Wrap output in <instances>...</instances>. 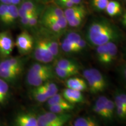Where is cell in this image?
Instances as JSON below:
<instances>
[{"instance_id":"6da1fadb","label":"cell","mask_w":126,"mask_h":126,"mask_svg":"<svg viewBox=\"0 0 126 126\" xmlns=\"http://www.w3.org/2000/svg\"><path fill=\"white\" fill-rule=\"evenodd\" d=\"M122 31L113 22L104 17L93 19L88 25L86 38L91 45L97 46L109 42H119L122 39Z\"/></svg>"},{"instance_id":"7a4b0ae2","label":"cell","mask_w":126,"mask_h":126,"mask_svg":"<svg viewBox=\"0 0 126 126\" xmlns=\"http://www.w3.org/2000/svg\"><path fill=\"white\" fill-rule=\"evenodd\" d=\"M33 57L36 61L44 64H49L54 59L49 48L46 43L43 36H37L34 38V45L32 50Z\"/></svg>"},{"instance_id":"3957f363","label":"cell","mask_w":126,"mask_h":126,"mask_svg":"<svg viewBox=\"0 0 126 126\" xmlns=\"http://www.w3.org/2000/svg\"><path fill=\"white\" fill-rule=\"evenodd\" d=\"M41 16L49 18L56 21L63 31H64L68 26L67 22L64 16L63 9L53 3H51L45 6L41 14Z\"/></svg>"},{"instance_id":"277c9868","label":"cell","mask_w":126,"mask_h":126,"mask_svg":"<svg viewBox=\"0 0 126 126\" xmlns=\"http://www.w3.org/2000/svg\"><path fill=\"white\" fill-rule=\"evenodd\" d=\"M15 45L21 55H26L32 51L34 45V37L26 30H24L17 36Z\"/></svg>"},{"instance_id":"5b68a950","label":"cell","mask_w":126,"mask_h":126,"mask_svg":"<svg viewBox=\"0 0 126 126\" xmlns=\"http://www.w3.org/2000/svg\"><path fill=\"white\" fill-rule=\"evenodd\" d=\"M54 71H35L29 68L26 81L29 85L37 87L54 77Z\"/></svg>"},{"instance_id":"8992f818","label":"cell","mask_w":126,"mask_h":126,"mask_svg":"<svg viewBox=\"0 0 126 126\" xmlns=\"http://www.w3.org/2000/svg\"><path fill=\"white\" fill-rule=\"evenodd\" d=\"M14 45L10 32L5 31L0 32V56L3 58L9 57L13 51Z\"/></svg>"},{"instance_id":"52a82bcc","label":"cell","mask_w":126,"mask_h":126,"mask_svg":"<svg viewBox=\"0 0 126 126\" xmlns=\"http://www.w3.org/2000/svg\"><path fill=\"white\" fill-rule=\"evenodd\" d=\"M45 6L39 4L35 0H23L20 2V7L18 8L19 18L34 13L39 9L45 8Z\"/></svg>"},{"instance_id":"ba28073f","label":"cell","mask_w":126,"mask_h":126,"mask_svg":"<svg viewBox=\"0 0 126 126\" xmlns=\"http://www.w3.org/2000/svg\"><path fill=\"white\" fill-rule=\"evenodd\" d=\"M43 114L53 126H64L72 118V115L68 113H54L48 111H45Z\"/></svg>"},{"instance_id":"9c48e42d","label":"cell","mask_w":126,"mask_h":126,"mask_svg":"<svg viewBox=\"0 0 126 126\" xmlns=\"http://www.w3.org/2000/svg\"><path fill=\"white\" fill-rule=\"evenodd\" d=\"M14 126H37V116L31 112H22L16 116Z\"/></svg>"},{"instance_id":"30bf717a","label":"cell","mask_w":126,"mask_h":126,"mask_svg":"<svg viewBox=\"0 0 126 126\" xmlns=\"http://www.w3.org/2000/svg\"><path fill=\"white\" fill-rule=\"evenodd\" d=\"M114 105L117 117L122 121L126 119V94L124 92H118L115 95Z\"/></svg>"},{"instance_id":"8fae6325","label":"cell","mask_w":126,"mask_h":126,"mask_svg":"<svg viewBox=\"0 0 126 126\" xmlns=\"http://www.w3.org/2000/svg\"><path fill=\"white\" fill-rule=\"evenodd\" d=\"M61 94L69 103L74 104L82 103L85 100L82 92L67 88L63 91Z\"/></svg>"},{"instance_id":"7c38bea8","label":"cell","mask_w":126,"mask_h":126,"mask_svg":"<svg viewBox=\"0 0 126 126\" xmlns=\"http://www.w3.org/2000/svg\"><path fill=\"white\" fill-rule=\"evenodd\" d=\"M24 60L19 57L7 58L0 62V68L23 70Z\"/></svg>"},{"instance_id":"4fadbf2b","label":"cell","mask_w":126,"mask_h":126,"mask_svg":"<svg viewBox=\"0 0 126 126\" xmlns=\"http://www.w3.org/2000/svg\"><path fill=\"white\" fill-rule=\"evenodd\" d=\"M65 85L67 88L81 91V92H83L88 89L87 83L85 80L79 77H72L67 79L65 81Z\"/></svg>"},{"instance_id":"5bb4252c","label":"cell","mask_w":126,"mask_h":126,"mask_svg":"<svg viewBox=\"0 0 126 126\" xmlns=\"http://www.w3.org/2000/svg\"><path fill=\"white\" fill-rule=\"evenodd\" d=\"M43 36L46 45L54 57H56L60 54V45L57 40L54 38V34L49 35V33L46 30V32H43Z\"/></svg>"},{"instance_id":"9a60e30c","label":"cell","mask_w":126,"mask_h":126,"mask_svg":"<svg viewBox=\"0 0 126 126\" xmlns=\"http://www.w3.org/2000/svg\"><path fill=\"white\" fill-rule=\"evenodd\" d=\"M38 90L43 94L47 98L53 96L59 91V88L54 82L47 81L41 85L36 87Z\"/></svg>"},{"instance_id":"2e32d148","label":"cell","mask_w":126,"mask_h":126,"mask_svg":"<svg viewBox=\"0 0 126 126\" xmlns=\"http://www.w3.org/2000/svg\"><path fill=\"white\" fill-rule=\"evenodd\" d=\"M87 10L84 5L81 4L75 5L73 7L67 8L64 10V16L66 19L67 22H69L70 20L74 18L77 16L79 15L82 12L85 11Z\"/></svg>"},{"instance_id":"e0dca14e","label":"cell","mask_w":126,"mask_h":126,"mask_svg":"<svg viewBox=\"0 0 126 126\" xmlns=\"http://www.w3.org/2000/svg\"><path fill=\"white\" fill-rule=\"evenodd\" d=\"M105 11L109 16L115 17L120 15L122 14L123 9L120 3L117 1L111 0L109 1Z\"/></svg>"},{"instance_id":"ac0fdd59","label":"cell","mask_w":126,"mask_h":126,"mask_svg":"<svg viewBox=\"0 0 126 126\" xmlns=\"http://www.w3.org/2000/svg\"><path fill=\"white\" fill-rule=\"evenodd\" d=\"M89 70L95 81L96 82L100 92H103L108 86V82H107L106 78L102 74V72L97 69L92 68H90Z\"/></svg>"},{"instance_id":"d6986e66","label":"cell","mask_w":126,"mask_h":126,"mask_svg":"<svg viewBox=\"0 0 126 126\" xmlns=\"http://www.w3.org/2000/svg\"><path fill=\"white\" fill-rule=\"evenodd\" d=\"M108 99V97L105 96H99L96 100L93 107V110L94 112L103 120H105V106Z\"/></svg>"},{"instance_id":"ffe728a7","label":"cell","mask_w":126,"mask_h":126,"mask_svg":"<svg viewBox=\"0 0 126 126\" xmlns=\"http://www.w3.org/2000/svg\"><path fill=\"white\" fill-rule=\"evenodd\" d=\"M23 70H9V69L0 68V78L6 82H12L15 81L19 76Z\"/></svg>"},{"instance_id":"44dd1931","label":"cell","mask_w":126,"mask_h":126,"mask_svg":"<svg viewBox=\"0 0 126 126\" xmlns=\"http://www.w3.org/2000/svg\"><path fill=\"white\" fill-rule=\"evenodd\" d=\"M83 75L85 79L88 86V89L90 91V92L94 94L100 93V91L99 86L97 85L96 82L94 80V78L93 77L92 75L91 74L89 69H86V70H83Z\"/></svg>"},{"instance_id":"7402d4cb","label":"cell","mask_w":126,"mask_h":126,"mask_svg":"<svg viewBox=\"0 0 126 126\" xmlns=\"http://www.w3.org/2000/svg\"><path fill=\"white\" fill-rule=\"evenodd\" d=\"M74 105L69 102L58 103L48 106V110L54 113H68L74 109Z\"/></svg>"},{"instance_id":"603a6c76","label":"cell","mask_w":126,"mask_h":126,"mask_svg":"<svg viewBox=\"0 0 126 126\" xmlns=\"http://www.w3.org/2000/svg\"><path fill=\"white\" fill-rule=\"evenodd\" d=\"M18 18V7L15 5H8L7 17L4 25L7 26H11L13 25Z\"/></svg>"},{"instance_id":"cb8c5ba5","label":"cell","mask_w":126,"mask_h":126,"mask_svg":"<svg viewBox=\"0 0 126 126\" xmlns=\"http://www.w3.org/2000/svg\"><path fill=\"white\" fill-rule=\"evenodd\" d=\"M73 126H101L95 119L91 116H82L74 122Z\"/></svg>"},{"instance_id":"d4e9b609","label":"cell","mask_w":126,"mask_h":126,"mask_svg":"<svg viewBox=\"0 0 126 126\" xmlns=\"http://www.w3.org/2000/svg\"><path fill=\"white\" fill-rule=\"evenodd\" d=\"M56 67L61 68L71 71H79V66L78 63L71 59H63L57 61Z\"/></svg>"},{"instance_id":"484cf974","label":"cell","mask_w":126,"mask_h":126,"mask_svg":"<svg viewBox=\"0 0 126 126\" xmlns=\"http://www.w3.org/2000/svg\"><path fill=\"white\" fill-rule=\"evenodd\" d=\"M9 89L7 82L0 78V105H4L9 97Z\"/></svg>"},{"instance_id":"4316f807","label":"cell","mask_w":126,"mask_h":126,"mask_svg":"<svg viewBox=\"0 0 126 126\" xmlns=\"http://www.w3.org/2000/svg\"><path fill=\"white\" fill-rule=\"evenodd\" d=\"M115 112H116V108L114 102L110 99H108L105 106V122H111L113 120L114 117Z\"/></svg>"},{"instance_id":"83f0119b","label":"cell","mask_w":126,"mask_h":126,"mask_svg":"<svg viewBox=\"0 0 126 126\" xmlns=\"http://www.w3.org/2000/svg\"><path fill=\"white\" fill-rule=\"evenodd\" d=\"M108 48V59L107 65H109L114 60L118 53V47L114 42H109L106 43Z\"/></svg>"},{"instance_id":"f1b7e54d","label":"cell","mask_w":126,"mask_h":126,"mask_svg":"<svg viewBox=\"0 0 126 126\" xmlns=\"http://www.w3.org/2000/svg\"><path fill=\"white\" fill-rule=\"evenodd\" d=\"M96 57L97 60L100 64L107 65L108 59V48L106 44L96 46Z\"/></svg>"},{"instance_id":"f546056e","label":"cell","mask_w":126,"mask_h":126,"mask_svg":"<svg viewBox=\"0 0 126 126\" xmlns=\"http://www.w3.org/2000/svg\"><path fill=\"white\" fill-rule=\"evenodd\" d=\"M61 48L66 53H77L76 46L75 44L72 43L67 38L65 37L61 41L60 45Z\"/></svg>"},{"instance_id":"4dcf8cb0","label":"cell","mask_w":126,"mask_h":126,"mask_svg":"<svg viewBox=\"0 0 126 126\" xmlns=\"http://www.w3.org/2000/svg\"><path fill=\"white\" fill-rule=\"evenodd\" d=\"M54 72L56 75L59 78L62 79H68L71 77H74L75 75H77L78 74L79 71H71L67 70L65 69L61 68L58 67H55Z\"/></svg>"},{"instance_id":"1f68e13d","label":"cell","mask_w":126,"mask_h":126,"mask_svg":"<svg viewBox=\"0 0 126 126\" xmlns=\"http://www.w3.org/2000/svg\"><path fill=\"white\" fill-rule=\"evenodd\" d=\"M88 14L87 10L85 11L82 12L79 15L77 16L68 22V25L72 28H78L79 26H81L83 22L84 21L85 19L86 15Z\"/></svg>"},{"instance_id":"d6a6232c","label":"cell","mask_w":126,"mask_h":126,"mask_svg":"<svg viewBox=\"0 0 126 126\" xmlns=\"http://www.w3.org/2000/svg\"><path fill=\"white\" fill-rule=\"evenodd\" d=\"M109 0H91V5L96 11L102 12L105 10Z\"/></svg>"},{"instance_id":"836d02e7","label":"cell","mask_w":126,"mask_h":126,"mask_svg":"<svg viewBox=\"0 0 126 126\" xmlns=\"http://www.w3.org/2000/svg\"><path fill=\"white\" fill-rule=\"evenodd\" d=\"M46 102L47 103V105H48V106H51V105H56V104L58 103L68 102L67 100L64 98V97L61 94H59V93H57L56 94H55L53 96L48 98L47 99Z\"/></svg>"},{"instance_id":"e575fe53","label":"cell","mask_w":126,"mask_h":126,"mask_svg":"<svg viewBox=\"0 0 126 126\" xmlns=\"http://www.w3.org/2000/svg\"><path fill=\"white\" fill-rule=\"evenodd\" d=\"M53 3L64 10L75 5L73 0H53Z\"/></svg>"},{"instance_id":"d590c367","label":"cell","mask_w":126,"mask_h":126,"mask_svg":"<svg viewBox=\"0 0 126 126\" xmlns=\"http://www.w3.org/2000/svg\"><path fill=\"white\" fill-rule=\"evenodd\" d=\"M43 9L39 11L38 12H36V13L32 17L31 19L29 20L28 28H29V29H35V28L37 27V25H38V23H39L40 15L41 14H42V12H43Z\"/></svg>"},{"instance_id":"8d00e7d4","label":"cell","mask_w":126,"mask_h":126,"mask_svg":"<svg viewBox=\"0 0 126 126\" xmlns=\"http://www.w3.org/2000/svg\"><path fill=\"white\" fill-rule=\"evenodd\" d=\"M32 96L36 101L40 102V103L46 102L48 99L45 94L40 92L36 87H34L32 91Z\"/></svg>"},{"instance_id":"74e56055","label":"cell","mask_w":126,"mask_h":126,"mask_svg":"<svg viewBox=\"0 0 126 126\" xmlns=\"http://www.w3.org/2000/svg\"><path fill=\"white\" fill-rule=\"evenodd\" d=\"M65 37L71 41L72 43L75 44V45L79 42V40L82 38L81 36L78 33L74 31H71L68 32L66 34Z\"/></svg>"},{"instance_id":"f35d334b","label":"cell","mask_w":126,"mask_h":126,"mask_svg":"<svg viewBox=\"0 0 126 126\" xmlns=\"http://www.w3.org/2000/svg\"><path fill=\"white\" fill-rule=\"evenodd\" d=\"M8 8V5L1 4H0V21L2 23H5L6 17Z\"/></svg>"},{"instance_id":"ab89813d","label":"cell","mask_w":126,"mask_h":126,"mask_svg":"<svg viewBox=\"0 0 126 126\" xmlns=\"http://www.w3.org/2000/svg\"><path fill=\"white\" fill-rule=\"evenodd\" d=\"M37 126H53L47 121L44 114L37 116Z\"/></svg>"},{"instance_id":"60d3db41","label":"cell","mask_w":126,"mask_h":126,"mask_svg":"<svg viewBox=\"0 0 126 126\" xmlns=\"http://www.w3.org/2000/svg\"><path fill=\"white\" fill-rule=\"evenodd\" d=\"M75 46H76V48L78 53L83 51V50H85L86 48V42L84 40V39L81 38L79 40L78 43L76 44Z\"/></svg>"},{"instance_id":"b9f144b4","label":"cell","mask_w":126,"mask_h":126,"mask_svg":"<svg viewBox=\"0 0 126 126\" xmlns=\"http://www.w3.org/2000/svg\"><path fill=\"white\" fill-rule=\"evenodd\" d=\"M39 4H41L44 5H47L53 3V0H35Z\"/></svg>"},{"instance_id":"7bdbcfd3","label":"cell","mask_w":126,"mask_h":126,"mask_svg":"<svg viewBox=\"0 0 126 126\" xmlns=\"http://www.w3.org/2000/svg\"><path fill=\"white\" fill-rule=\"evenodd\" d=\"M1 4L5 5H10L11 4V0H0Z\"/></svg>"},{"instance_id":"ee69618b","label":"cell","mask_w":126,"mask_h":126,"mask_svg":"<svg viewBox=\"0 0 126 126\" xmlns=\"http://www.w3.org/2000/svg\"><path fill=\"white\" fill-rule=\"evenodd\" d=\"M74 2L75 5H78L81 4L82 2V0H73Z\"/></svg>"},{"instance_id":"f6af8a7d","label":"cell","mask_w":126,"mask_h":126,"mask_svg":"<svg viewBox=\"0 0 126 126\" xmlns=\"http://www.w3.org/2000/svg\"><path fill=\"white\" fill-rule=\"evenodd\" d=\"M123 1H126V0H123Z\"/></svg>"},{"instance_id":"bcb514c9","label":"cell","mask_w":126,"mask_h":126,"mask_svg":"<svg viewBox=\"0 0 126 126\" xmlns=\"http://www.w3.org/2000/svg\"><path fill=\"white\" fill-rule=\"evenodd\" d=\"M20 1H23V0H20Z\"/></svg>"}]
</instances>
